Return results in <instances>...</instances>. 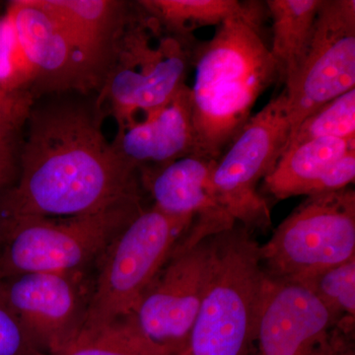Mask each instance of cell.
<instances>
[{
  "instance_id": "6da1fadb",
  "label": "cell",
  "mask_w": 355,
  "mask_h": 355,
  "mask_svg": "<svg viewBox=\"0 0 355 355\" xmlns=\"http://www.w3.org/2000/svg\"><path fill=\"white\" fill-rule=\"evenodd\" d=\"M103 118L95 103L31 109L17 181L2 193L9 216H81L140 198L139 172L104 137Z\"/></svg>"
},
{
  "instance_id": "7a4b0ae2",
  "label": "cell",
  "mask_w": 355,
  "mask_h": 355,
  "mask_svg": "<svg viewBox=\"0 0 355 355\" xmlns=\"http://www.w3.org/2000/svg\"><path fill=\"white\" fill-rule=\"evenodd\" d=\"M265 6L224 21L211 39L196 46L195 83L190 88L193 155L220 157L251 119L259 98L279 80L261 34Z\"/></svg>"
},
{
  "instance_id": "3957f363",
  "label": "cell",
  "mask_w": 355,
  "mask_h": 355,
  "mask_svg": "<svg viewBox=\"0 0 355 355\" xmlns=\"http://www.w3.org/2000/svg\"><path fill=\"white\" fill-rule=\"evenodd\" d=\"M266 282L260 245L249 229L235 224L212 236L205 294L179 355H249Z\"/></svg>"
},
{
  "instance_id": "277c9868",
  "label": "cell",
  "mask_w": 355,
  "mask_h": 355,
  "mask_svg": "<svg viewBox=\"0 0 355 355\" xmlns=\"http://www.w3.org/2000/svg\"><path fill=\"white\" fill-rule=\"evenodd\" d=\"M197 46L196 39L166 31L139 7L128 16L96 106L107 109L118 130L149 120L186 85Z\"/></svg>"
},
{
  "instance_id": "5b68a950",
  "label": "cell",
  "mask_w": 355,
  "mask_h": 355,
  "mask_svg": "<svg viewBox=\"0 0 355 355\" xmlns=\"http://www.w3.org/2000/svg\"><path fill=\"white\" fill-rule=\"evenodd\" d=\"M142 209L140 198H132L81 216H10L0 241V277L92 270Z\"/></svg>"
},
{
  "instance_id": "8992f818",
  "label": "cell",
  "mask_w": 355,
  "mask_h": 355,
  "mask_svg": "<svg viewBox=\"0 0 355 355\" xmlns=\"http://www.w3.org/2000/svg\"><path fill=\"white\" fill-rule=\"evenodd\" d=\"M196 218L142 209L95 266L94 286L83 334L97 333L127 318Z\"/></svg>"
},
{
  "instance_id": "52a82bcc",
  "label": "cell",
  "mask_w": 355,
  "mask_h": 355,
  "mask_svg": "<svg viewBox=\"0 0 355 355\" xmlns=\"http://www.w3.org/2000/svg\"><path fill=\"white\" fill-rule=\"evenodd\" d=\"M260 254L268 277L294 282L355 258L354 189L306 198Z\"/></svg>"
},
{
  "instance_id": "ba28073f",
  "label": "cell",
  "mask_w": 355,
  "mask_h": 355,
  "mask_svg": "<svg viewBox=\"0 0 355 355\" xmlns=\"http://www.w3.org/2000/svg\"><path fill=\"white\" fill-rule=\"evenodd\" d=\"M291 137L286 91L252 116L214 166L217 200L244 227H270V211L258 186L286 150Z\"/></svg>"
},
{
  "instance_id": "9c48e42d",
  "label": "cell",
  "mask_w": 355,
  "mask_h": 355,
  "mask_svg": "<svg viewBox=\"0 0 355 355\" xmlns=\"http://www.w3.org/2000/svg\"><path fill=\"white\" fill-rule=\"evenodd\" d=\"M211 237L193 243L183 236L135 309L120 323L132 327L150 342L181 354L207 286Z\"/></svg>"
},
{
  "instance_id": "30bf717a",
  "label": "cell",
  "mask_w": 355,
  "mask_h": 355,
  "mask_svg": "<svg viewBox=\"0 0 355 355\" xmlns=\"http://www.w3.org/2000/svg\"><path fill=\"white\" fill-rule=\"evenodd\" d=\"M93 286L92 270L0 277V289L7 302L46 355L60 354L83 334Z\"/></svg>"
},
{
  "instance_id": "8fae6325",
  "label": "cell",
  "mask_w": 355,
  "mask_h": 355,
  "mask_svg": "<svg viewBox=\"0 0 355 355\" xmlns=\"http://www.w3.org/2000/svg\"><path fill=\"white\" fill-rule=\"evenodd\" d=\"M354 88L355 1L323 0L303 64L284 88L289 139L306 118Z\"/></svg>"
},
{
  "instance_id": "7c38bea8",
  "label": "cell",
  "mask_w": 355,
  "mask_h": 355,
  "mask_svg": "<svg viewBox=\"0 0 355 355\" xmlns=\"http://www.w3.org/2000/svg\"><path fill=\"white\" fill-rule=\"evenodd\" d=\"M336 326L335 318L309 287L266 275L257 324L260 355H312Z\"/></svg>"
},
{
  "instance_id": "4fadbf2b",
  "label": "cell",
  "mask_w": 355,
  "mask_h": 355,
  "mask_svg": "<svg viewBox=\"0 0 355 355\" xmlns=\"http://www.w3.org/2000/svg\"><path fill=\"white\" fill-rule=\"evenodd\" d=\"M43 3L69 39L86 91L101 87L130 14L127 4L112 0H43Z\"/></svg>"
},
{
  "instance_id": "5bb4252c",
  "label": "cell",
  "mask_w": 355,
  "mask_h": 355,
  "mask_svg": "<svg viewBox=\"0 0 355 355\" xmlns=\"http://www.w3.org/2000/svg\"><path fill=\"white\" fill-rule=\"evenodd\" d=\"M35 74L33 97L44 92H86L83 74L62 26L43 0H16L6 11Z\"/></svg>"
},
{
  "instance_id": "9a60e30c",
  "label": "cell",
  "mask_w": 355,
  "mask_h": 355,
  "mask_svg": "<svg viewBox=\"0 0 355 355\" xmlns=\"http://www.w3.org/2000/svg\"><path fill=\"white\" fill-rule=\"evenodd\" d=\"M216 160L189 155L139 173L140 183L153 198V207L173 216L196 218L210 234L228 230L236 222L217 200L212 174Z\"/></svg>"
},
{
  "instance_id": "2e32d148",
  "label": "cell",
  "mask_w": 355,
  "mask_h": 355,
  "mask_svg": "<svg viewBox=\"0 0 355 355\" xmlns=\"http://www.w3.org/2000/svg\"><path fill=\"white\" fill-rule=\"evenodd\" d=\"M112 146L125 163L139 173L193 155L195 137L190 87L184 85L165 108L149 120L118 130Z\"/></svg>"
},
{
  "instance_id": "e0dca14e",
  "label": "cell",
  "mask_w": 355,
  "mask_h": 355,
  "mask_svg": "<svg viewBox=\"0 0 355 355\" xmlns=\"http://www.w3.org/2000/svg\"><path fill=\"white\" fill-rule=\"evenodd\" d=\"M355 149L352 139H317L289 147L263 180L266 193L277 200L318 195L331 166Z\"/></svg>"
},
{
  "instance_id": "ac0fdd59",
  "label": "cell",
  "mask_w": 355,
  "mask_h": 355,
  "mask_svg": "<svg viewBox=\"0 0 355 355\" xmlns=\"http://www.w3.org/2000/svg\"><path fill=\"white\" fill-rule=\"evenodd\" d=\"M323 0H268L272 20L270 46L277 62L279 80L288 87L297 76L309 49Z\"/></svg>"
},
{
  "instance_id": "d6986e66",
  "label": "cell",
  "mask_w": 355,
  "mask_h": 355,
  "mask_svg": "<svg viewBox=\"0 0 355 355\" xmlns=\"http://www.w3.org/2000/svg\"><path fill=\"white\" fill-rule=\"evenodd\" d=\"M137 6L166 31L188 40L195 39L193 31L198 28L217 27L224 21L249 15L265 6L238 0H142Z\"/></svg>"
},
{
  "instance_id": "ffe728a7",
  "label": "cell",
  "mask_w": 355,
  "mask_h": 355,
  "mask_svg": "<svg viewBox=\"0 0 355 355\" xmlns=\"http://www.w3.org/2000/svg\"><path fill=\"white\" fill-rule=\"evenodd\" d=\"M335 318L338 330L352 335L355 320V258L300 280Z\"/></svg>"
},
{
  "instance_id": "44dd1931",
  "label": "cell",
  "mask_w": 355,
  "mask_h": 355,
  "mask_svg": "<svg viewBox=\"0 0 355 355\" xmlns=\"http://www.w3.org/2000/svg\"><path fill=\"white\" fill-rule=\"evenodd\" d=\"M55 355H178L176 350L156 345L125 323L97 333L81 334Z\"/></svg>"
},
{
  "instance_id": "7402d4cb",
  "label": "cell",
  "mask_w": 355,
  "mask_h": 355,
  "mask_svg": "<svg viewBox=\"0 0 355 355\" xmlns=\"http://www.w3.org/2000/svg\"><path fill=\"white\" fill-rule=\"evenodd\" d=\"M352 137H355V88L306 118L288 140L286 150L309 140Z\"/></svg>"
},
{
  "instance_id": "603a6c76",
  "label": "cell",
  "mask_w": 355,
  "mask_h": 355,
  "mask_svg": "<svg viewBox=\"0 0 355 355\" xmlns=\"http://www.w3.org/2000/svg\"><path fill=\"white\" fill-rule=\"evenodd\" d=\"M35 74L8 13L0 18V88L9 94H31ZM32 95V94H31Z\"/></svg>"
},
{
  "instance_id": "cb8c5ba5",
  "label": "cell",
  "mask_w": 355,
  "mask_h": 355,
  "mask_svg": "<svg viewBox=\"0 0 355 355\" xmlns=\"http://www.w3.org/2000/svg\"><path fill=\"white\" fill-rule=\"evenodd\" d=\"M32 106L18 110L0 118V193L12 188L19 174V135L27 123Z\"/></svg>"
},
{
  "instance_id": "d4e9b609",
  "label": "cell",
  "mask_w": 355,
  "mask_h": 355,
  "mask_svg": "<svg viewBox=\"0 0 355 355\" xmlns=\"http://www.w3.org/2000/svg\"><path fill=\"white\" fill-rule=\"evenodd\" d=\"M0 355H46L33 340L0 289Z\"/></svg>"
},
{
  "instance_id": "484cf974",
  "label": "cell",
  "mask_w": 355,
  "mask_h": 355,
  "mask_svg": "<svg viewBox=\"0 0 355 355\" xmlns=\"http://www.w3.org/2000/svg\"><path fill=\"white\" fill-rule=\"evenodd\" d=\"M312 355H355L352 335L335 328L328 340Z\"/></svg>"
},
{
  "instance_id": "4316f807",
  "label": "cell",
  "mask_w": 355,
  "mask_h": 355,
  "mask_svg": "<svg viewBox=\"0 0 355 355\" xmlns=\"http://www.w3.org/2000/svg\"><path fill=\"white\" fill-rule=\"evenodd\" d=\"M33 100L34 97L30 93L9 94L0 88V116L12 114L24 107L30 106L33 104Z\"/></svg>"
},
{
  "instance_id": "83f0119b",
  "label": "cell",
  "mask_w": 355,
  "mask_h": 355,
  "mask_svg": "<svg viewBox=\"0 0 355 355\" xmlns=\"http://www.w3.org/2000/svg\"><path fill=\"white\" fill-rule=\"evenodd\" d=\"M9 220H10V216L6 211L4 207L3 200H2V195L0 197V241L6 234L7 227H8Z\"/></svg>"
},
{
  "instance_id": "f1b7e54d",
  "label": "cell",
  "mask_w": 355,
  "mask_h": 355,
  "mask_svg": "<svg viewBox=\"0 0 355 355\" xmlns=\"http://www.w3.org/2000/svg\"><path fill=\"white\" fill-rule=\"evenodd\" d=\"M6 116H7V114H6ZM0 118H1V116H0Z\"/></svg>"
}]
</instances>
